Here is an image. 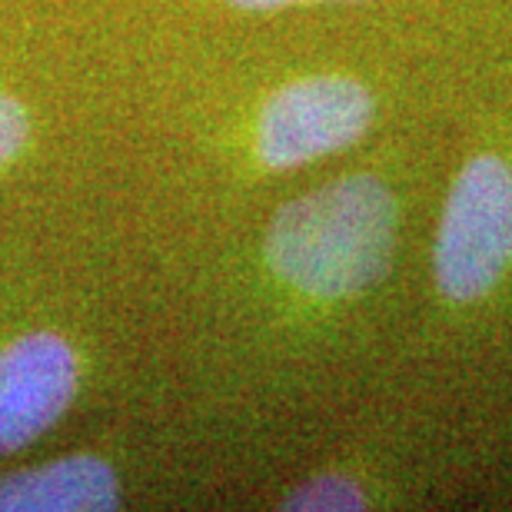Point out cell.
Returning a JSON list of instances; mask_svg holds the SVG:
<instances>
[{"label": "cell", "mask_w": 512, "mask_h": 512, "mask_svg": "<svg viewBox=\"0 0 512 512\" xmlns=\"http://www.w3.org/2000/svg\"><path fill=\"white\" fill-rule=\"evenodd\" d=\"M399 207L376 177H346L283 203L266 227L273 276L320 303L353 300L383 280L396 250Z\"/></svg>", "instance_id": "6da1fadb"}, {"label": "cell", "mask_w": 512, "mask_h": 512, "mask_svg": "<svg viewBox=\"0 0 512 512\" xmlns=\"http://www.w3.org/2000/svg\"><path fill=\"white\" fill-rule=\"evenodd\" d=\"M512 266V167L479 153L459 170L439 220L433 276L453 303H473Z\"/></svg>", "instance_id": "7a4b0ae2"}, {"label": "cell", "mask_w": 512, "mask_h": 512, "mask_svg": "<svg viewBox=\"0 0 512 512\" xmlns=\"http://www.w3.org/2000/svg\"><path fill=\"white\" fill-rule=\"evenodd\" d=\"M370 87L343 74H313L273 90L256 120V157L266 170H296L333 157L373 127Z\"/></svg>", "instance_id": "3957f363"}, {"label": "cell", "mask_w": 512, "mask_h": 512, "mask_svg": "<svg viewBox=\"0 0 512 512\" xmlns=\"http://www.w3.org/2000/svg\"><path fill=\"white\" fill-rule=\"evenodd\" d=\"M80 393V356L64 336L27 333L0 350V456L50 433Z\"/></svg>", "instance_id": "277c9868"}, {"label": "cell", "mask_w": 512, "mask_h": 512, "mask_svg": "<svg viewBox=\"0 0 512 512\" xmlns=\"http://www.w3.org/2000/svg\"><path fill=\"white\" fill-rule=\"evenodd\" d=\"M120 493L104 456L74 453L0 476V512H107L120 506Z\"/></svg>", "instance_id": "5b68a950"}, {"label": "cell", "mask_w": 512, "mask_h": 512, "mask_svg": "<svg viewBox=\"0 0 512 512\" xmlns=\"http://www.w3.org/2000/svg\"><path fill=\"white\" fill-rule=\"evenodd\" d=\"M363 506H366L363 486L340 473H323L306 479V483H300L283 499V509H300V512H333V509H363Z\"/></svg>", "instance_id": "8992f818"}, {"label": "cell", "mask_w": 512, "mask_h": 512, "mask_svg": "<svg viewBox=\"0 0 512 512\" xmlns=\"http://www.w3.org/2000/svg\"><path fill=\"white\" fill-rule=\"evenodd\" d=\"M30 143V110L17 97L0 94V173L14 163Z\"/></svg>", "instance_id": "52a82bcc"}, {"label": "cell", "mask_w": 512, "mask_h": 512, "mask_svg": "<svg viewBox=\"0 0 512 512\" xmlns=\"http://www.w3.org/2000/svg\"><path fill=\"white\" fill-rule=\"evenodd\" d=\"M227 4L240 10H280L293 4H333V0H227Z\"/></svg>", "instance_id": "ba28073f"}]
</instances>
